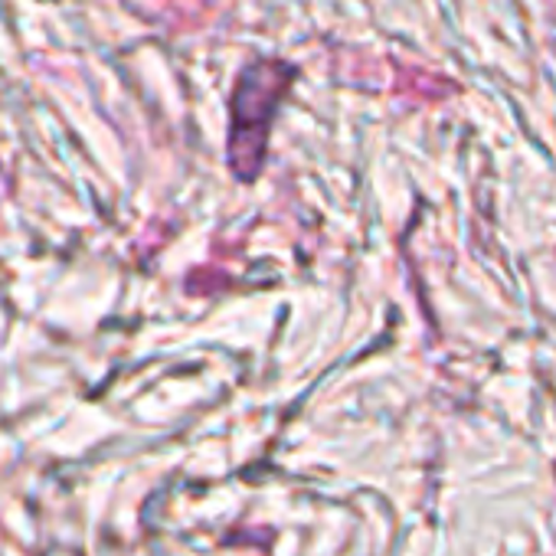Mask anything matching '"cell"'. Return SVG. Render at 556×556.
<instances>
[{
    "mask_svg": "<svg viewBox=\"0 0 556 556\" xmlns=\"http://www.w3.org/2000/svg\"><path fill=\"white\" fill-rule=\"evenodd\" d=\"M295 76L299 70L282 60H255L239 73L229 105V164L236 177L252 180L258 174L275 112Z\"/></svg>",
    "mask_w": 556,
    "mask_h": 556,
    "instance_id": "6da1fadb",
    "label": "cell"
}]
</instances>
